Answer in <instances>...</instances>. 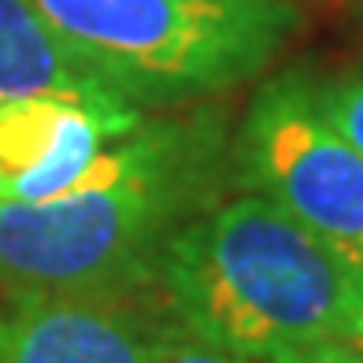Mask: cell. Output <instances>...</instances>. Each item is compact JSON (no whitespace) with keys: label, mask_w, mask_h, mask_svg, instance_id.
<instances>
[{"label":"cell","mask_w":363,"mask_h":363,"mask_svg":"<svg viewBox=\"0 0 363 363\" xmlns=\"http://www.w3.org/2000/svg\"><path fill=\"white\" fill-rule=\"evenodd\" d=\"M226 171L219 108L141 119L52 201H0V289H148L174 234L216 204Z\"/></svg>","instance_id":"obj_1"},{"label":"cell","mask_w":363,"mask_h":363,"mask_svg":"<svg viewBox=\"0 0 363 363\" xmlns=\"http://www.w3.org/2000/svg\"><path fill=\"white\" fill-rule=\"evenodd\" d=\"M152 289L178 326L252 363L356 345L363 330V259L256 193L182 226Z\"/></svg>","instance_id":"obj_2"},{"label":"cell","mask_w":363,"mask_h":363,"mask_svg":"<svg viewBox=\"0 0 363 363\" xmlns=\"http://www.w3.org/2000/svg\"><path fill=\"white\" fill-rule=\"evenodd\" d=\"M78 60L134 108L226 96L274 63L293 0H30Z\"/></svg>","instance_id":"obj_3"},{"label":"cell","mask_w":363,"mask_h":363,"mask_svg":"<svg viewBox=\"0 0 363 363\" xmlns=\"http://www.w3.org/2000/svg\"><path fill=\"white\" fill-rule=\"evenodd\" d=\"M230 167L245 193L363 259V152L326 123L308 71L274 74L252 93Z\"/></svg>","instance_id":"obj_4"},{"label":"cell","mask_w":363,"mask_h":363,"mask_svg":"<svg viewBox=\"0 0 363 363\" xmlns=\"http://www.w3.org/2000/svg\"><path fill=\"white\" fill-rule=\"evenodd\" d=\"M163 323L152 286L19 293L0 315V363H148Z\"/></svg>","instance_id":"obj_5"},{"label":"cell","mask_w":363,"mask_h":363,"mask_svg":"<svg viewBox=\"0 0 363 363\" xmlns=\"http://www.w3.org/2000/svg\"><path fill=\"white\" fill-rule=\"evenodd\" d=\"M141 119V108L89 104L74 96L0 101V201H52Z\"/></svg>","instance_id":"obj_6"},{"label":"cell","mask_w":363,"mask_h":363,"mask_svg":"<svg viewBox=\"0 0 363 363\" xmlns=\"http://www.w3.org/2000/svg\"><path fill=\"white\" fill-rule=\"evenodd\" d=\"M15 96H74L111 108L130 104L63 45L30 0H0V101Z\"/></svg>","instance_id":"obj_7"},{"label":"cell","mask_w":363,"mask_h":363,"mask_svg":"<svg viewBox=\"0 0 363 363\" xmlns=\"http://www.w3.org/2000/svg\"><path fill=\"white\" fill-rule=\"evenodd\" d=\"M311 93H315V104L326 115V123L363 152V52L330 78L311 74Z\"/></svg>","instance_id":"obj_8"},{"label":"cell","mask_w":363,"mask_h":363,"mask_svg":"<svg viewBox=\"0 0 363 363\" xmlns=\"http://www.w3.org/2000/svg\"><path fill=\"white\" fill-rule=\"evenodd\" d=\"M148 363H252V359H245L238 352H226V349H219V345L196 337L193 330L178 326L167 315V323H163V330H160V341H156L152 359H148Z\"/></svg>","instance_id":"obj_9"},{"label":"cell","mask_w":363,"mask_h":363,"mask_svg":"<svg viewBox=\"0 0 363 363\" xmlns=\"http://www.w3.org/2000/svg\"><path fill=\"white\" fill-rule=\"evenodd\" d=\"M278 363H363V352L356 349V345H319V349L286 356Z\"/></svg>","instance_id":"obj_10"},{"label":"cell","mask_w":363,"mask_h":363,"mask_svg":"<svg viewBox=\"0 0 363 363\" xmlns=\"http://www.w3.org/2000/svg\"><path fill=\"white\" fill-rule=\"evenodd\" d=\"M356 349L363 352V330H359V337H356Z\"/></svg>","instance_id":"obj_11"}]
</instances>
